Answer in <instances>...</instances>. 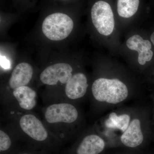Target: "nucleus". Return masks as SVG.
Returning a JSON list of instances; mask_svg holds the SVG:
<instances>
[{"label": "nucleus", "mask_w": 154, "mask_h": 154, "mask_svg": "<svg viewBox=\"0 0 154 154\" xmlns=\"http://www.w3.org/2000/svg\"><path fill=\"white\" fill-rule=\"evenodd\" d=\"M19 127L31 146L43 150L56 148L61 141L50 134L44 124L36 116L25 114L20 118Z\"/></svg>", "instance_id": "obj_1"}, {"label": "nucleus", "mask_w": 154, "mask_h": 154, "mask_svg": "<svg viewBox=\"0 0 154 154\" xmlns=\"http://www.w3.org/2000/svg\"><path fill=\"white\" fill-rule=\"evenodd\" d=\"M93 96L97 101L116 104L124 101L128 96L127 87L117 79L100 78L92 86Z\"/></svg>", "instance_id": "obj_2"}, {"label": "nucleus", "mask_w": 154, "mask_h": 154, "mask_svg": "<svg viewBox=\"0 0 154 154\" xmlns=\"http://www.w3.org/2000/svg\"><path fill=\"white\" fill-rule=\"evenodd\" d=\"M74 28L71 18L63 13H56L47 16L42 22V33L52 41H61L68 37Z\"/></svg>", "instance_id": "obj_3"}, {"label": "nucleus", "mask_w": 154, "mask_h": 154, "mask_svg": "<svg viewBox=\"0 0 154 154\" xmlns=\"http://www.w3.org/2000/svg\"><path fill=\"white\" fill-rule=\"evenodd\" d=\"M91 16L94 27L100 34L107 36L113 33L115 21L108 3L102 1L96 2L91 9Z\"/></svg>", "instance_id": "obj_4"}, {"label": "nucleus", "mask_w": 154, "mask_h": 154, "mask_svg": "<svg viewBox=\"0 0 154 154\" xmlns=\"http://www.w3.org/2000/svg\"><path fill=\"white\" fill-rule=\"evenodd\" d=\"M79 116L78 110L74 105L68 103L52 104L45 110V121L50 125H67L76 121Z\"/></svg>", "instance_id": "obj_5"}, {"label": "nucleus", "mask_w": 154, "mask_h": 154, "mask_svg": "<svg viewBox=\"0 0 154 154\" xmlns=\"http://www.w3.org/2000/svg\"><path fill=\"white\" fill-rule=\"evenodd\" d=\"M73 68L69 64L59 63L49 66L39 76L42 84L49 86L66 85L72 76Z\"/></svg>", "instance_id": "obj_6"}, {"label": "nucleus", "mask_w": 154, "mask_h": 154, "mask_svg": "<svg viewBox=\"0 0 154 154\" xmlns=\"http://www.w3.org/2000/svg\"><path fill=\"white\" fill-rule=\"evenodd\" d=\"M33 74V67L26 62L17 65L12 71L9 79L8 85L12 90L22 86H27L30 82Z\"/></svg>", "instance_id": "obj_7"}, {"label": "nucleus", "mask_w": 154, "mask_h": 154, "mask_svg": "<svg viewBox=\"0 0 154 154\" xmlns=\"http://www.w3.org/2000/svg\"><path fill=\"white\" fill-rule=\"evenodd\" d=\"M88 87V79L85 75L77 73L65 85V94L67 98L75 100L82 98L85 95Z\"/></svg>", "instance_id": "obj_8"}, {"label": "nucleus", "mask_w": 154, "mask_h": 154, "mask_svg": "<svg viewBox=\"0 0 154 154\" xmlns=\"http://www.w3.org/2000/svg\"><path fill=\"white\" fill-rule=\"evenodd\" d=\"M126 45L129 49L138 52V61L141 65H144L146 62L151 60L153 53L151 50L152 45L148 40H144L140 35H134L128 39Z\"/></svg>", "instance_id": "obj_9"}, {"label": "nucleus", "mask_w": 154, "mask_h": 154, "mask_svg": "<svg viewBox=\"0 0 154 154\" xmlns=\"http://www.w3.org/2000/svg\"><path fill=\"white\" fill-rule=\"evenodd\" d=\"M12 94L22 109L30 110L36 107L37 94L30 87L25 86L16 88L13 90Z\"/></svg>", "instance_id": "obj_10"}, {"label": "nucleus", "mask_w": 154, "mask_h": 154, "mask_svg": "<svg viewBox=\"0 0 154 154\" xmlns=\"http://www.w3.org/2000/svg\"><path fill=\"white\" fill-rule=\"evenodd\" d=\"M143 140L139 119H133L121 137L122 143L126 146L134 148L140 145Z\"/></svg>", "instance_id": "obj_11"}, {"label": "nucleus", "mask_w": 154, "mask_h": 154, "mask_svg": "<svg viewBox=\"0 0 154 154\" xmlns=\"http://www.w3.org/2000/svg\"><path fill=\"white\" fill-rule=\"evenodd\" d=\"M105 147L104 140L96 134L87 136L83 139L75 150L76 154H99Z\"/></svg>", "instance_id": "obj_12"}, {"label": "nucleus", "mask_w": 154, "mask_h": 154, "mask_svg": "<svg viewBox=\"0 0 154 154\" xmlns=\"http://www.w3.org/2000/svg\"><path fill=\"white\" fill-rule=\"evenodd\" d=\"M130 120V117L128 114L117 116L116 113H112L105 121V125L108 128L119 129L124 132L129 126Z\"/></svg>", "instance_id": "obj_13"}, {"label": "nucleus", "mask_w": 154, "mask_h": 154, "mask_svg": "<svg viewBox=\"0 0 154 154\" xmlns=\"http://www.w3.org/2000/svg\"><path fill=\"white\" fill-rule=\"evenodd\" d=\"M140 0H118L117 12L119 16L128 18L137 12Z\"/></svg>", "instance_id": "obj_14"}, {"label": "nucleus", "mask_w": 154, "mask_h": 154, "mask_svg": "<svg viewBox=\"0 0 154 154\" xmlns=\"http://www.w3.org/2000/svg\"><path fill=\"white\" fill-rule=\"evenodd\" d=\"M16 154H45V153H38L35 152L34 151L31 150H25L22 151H19Z\"/></svg>", "instance_id": "obj_15"}, {"label": "nucleus", "mask_w": 154, "mask_h": 154, "mask_svg": "<svg viewBox=\"0 0 154 154\" xmlns=\"http://www.w3.org/2000/svg\"><path fill=\"white\" fill-rule=\"evenodd\" d=\"M150 38L153 44L154 45V32L152 33L151 36Z\"/></svg>", "instance_id": "obj_16"}, {"label": "nucleus", "mask_w": 154, "mask_h": 154, "mask_svg": "<svg viewBox=\"0 0 154 154\" xmlns=\"http://www.w3.org/2000/svg\"><path fill=\"white\" fill-rule=\"evenodd\" d=\"M63 1H64V0H63Z\"/></svg>", "instance_id": "obj_17"}]
</instances>
